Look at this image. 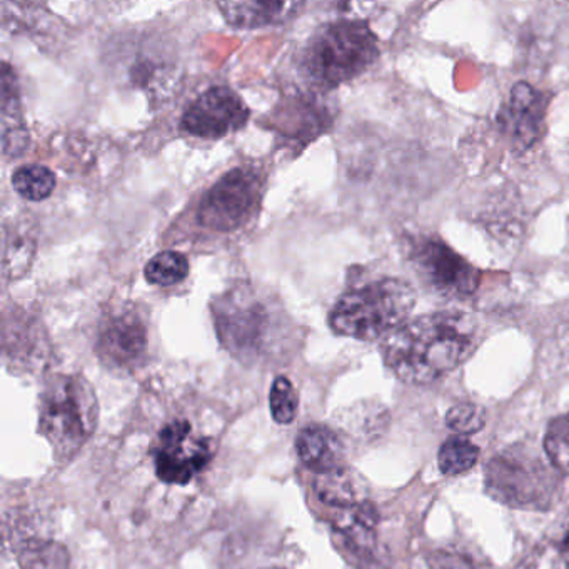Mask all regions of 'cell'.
Returning <instances> with one entry per match:
<instances>
[{"instance_id": "6da1fadb", "label": "cell", "mask_w": 569, "mask_h": 569, "mask_svg": "<svg viewBox=\"0 0 569 569\" xmlns=\"http://www.w3.org/2000/svg\"><path fill=\"white\" fill-rule=\"evenodd\" d=\"M479 342L478 321L468 312L439 311L396 329L382 342L386 366L408 385H429L455 371Z\"/></svg>"}, {"instance_id": "7a4b0ae2", "label": "cell", "mask_w": 569, "mask_h": 569, "mask_svg": "<svg viewBox=\"0 0 569 569\" xmlns=\"http://www.w3.org/2000/svg\"><path fill=\"white\" fill-rule=\"evenodd\" d=\"M99 405L88 379L56 375L46 382L39 405V429L56 461L71 462L98 428Z\"/></svg>"}, {"instance_id": "3957f363", "label": "cell", "mask_w": 569, "mask_h": 569, "mask_svg": "<svg viewBox=\"0 0 569 569\" xmlns=\"http://www.w3.org/2000/svg\"><path fill=\"white\" fill-rule=\"evenodd\" d=\"M415 306V288L405 279H376L345 292L329 315V325L336 335L376 341L406 325Z\"/></svg>"}, {"instance_id": "277c9868", "label": "cell", "mask_w": 569, "mask_h": 569, "mask_svg": "<svg viewBox=\"0 0 569 569\" xmlns=\"http://www.w3.org/2000/svg\"><path fill=\"white\" fill-rule=\"evenodd\" d=\"M378 58V38L366 22L338 21L312 36L302 66L316 86L335 89L365 74Z\"/></svg>"}, {"instance_id": "5b68a950", "label": "cell", "mask_w": 569, "mask_h": 569, "mask_svg": "<svg viewBox=\"0 0 569 569\" xmlns=\"http://www.w3.org/2000/svg\"><path fill=\"white\" fill-rule=\"evenodd\" d=\"M211 309L219 341L234 358L256 362L268 355L281 321L268 299L251 286L239 284L218 296Z\"/></svg>"}, {"instance_id": "8992f818", "label": "cell", "mask_w": 569, "mask_h": 569, "mask_svg": "<svg viewBox=\"0 0 569 569\" xmlns=\"http://www.w3.org/2000/svg\"><path fill=\"white\" fill-rule=\"evenodd\" d=\"M561 472L531 448H515L492 459L486 468V488L502 505L546 509L556 498Z\"/></svg>"}, {"instance_id": "52a82bcc", "label": "cell", "mask_w": 569, "mask_h": 569, "mask_svg": "<svg viewBox=\"0 0 569 569\" xmlns=\"http://www.w3.org/2000/svg\"><path fill=\"white\" fill-rule=\"evenodd\" d=\"M408 262L428 291L449 301L472 298L481 284V271L438 236L411 239Z\"/></svg>"}, {"instance_id": "ba28073f", "label": "cell", "mask_w": 569, "mask_h": 569, "mask_svg": "<svg viewBox=\"0 0 569 569\" xmlns=\"http://www.w3.org/2000/svg\"><path fill=\"white\" fill-rule=\"evenodd\" d=\"M262 182L251 169L238 168L222 176L201 199L199 224L216 232L244 228L258 211Z\"/></svg>"}, {"instance_id": "9c48e42d", "label": "cell", "mask_w": 569, "mask_h": 569, "mask_svg": "<svg viewBox=\"0 0 569 569\" xmlns=\"http://www.w3.org/2000/svg\"><path fill=\"white\" fill-rule=\"evenodd\" d=\"M156 475L168 485L191 482L212 459L211 441L199 435L191 422L174 419L156 436L151 449Z\"/></svg>"}, {"instance_id": "30bf717a", "label": "cell", "mask_w": 569, "mask_h": 569, "mask_svg": "<svg viewBox=\"0 0 569 569\" xmlns=\"http://www.w3.org/2000/svg\"><path fill=\"white\" fill-rule=\"evenodd\" d=\"M549 102L551 94L539 91L528 82L512 86L496 118L499 134L512 151H528L541 141Z\"/></svg>"}, {"instance_id": "8fae6325", "label": "cell", "mask_w": 569, "mask_h": 569, "mask_svg": "<svg viewBox=\"0 0 569 569\" xmlns=\"http://www.w3.org/2000/svg\"><path fill=\"white\" fill-rule=\"evenodd\" d=\"M96 352L112 371H136L148 352V328L141 316L132 309L108 316L99 329Z\"/></svg>"}, {"instance_id": "7c38bea8", "label": "cell", "mask_w": 569, "mask_h": 569, "mask_svg": "<svg viewBox=\"0 0 569 569\" xmlns=\"http://www.w3.org/2000/svg\"><path fill=\"white\" fill-rule=\"evenodd\" d=\"M249 109L232 89L219 86L199 96L182 116V129L202 139H221L248 122Z\"/></svg>"}, {"instance_id": "4fadbf2b", "label": "cell", "mask_w": 569, "mask_h": 569, "mask_svg": "<svg viewBox=\"0 0 569 569\" xmlns=\"http://www.w3.org/2000/svg\"><path fill=\"white\" fill-rule=\"evenodd\" d=\"M296 449L302 465L316 475L345 466V446L341 438L328 426H306L296 439Z\"/></svg>"}, {"instance_id": "5bb4252c", "label": "cell", "mask_w": 569, "mask_h": 569, "mask_svg": "<svg viewBox=\"0 0 569 569\" xmlns=\"http://www.w3.org/2000/svg\"><path fill=\"white\" fill-rule=\"evenodd\" d=\"M2 91V149L4 156H21L29 146V132L22 121L21 101H19V82L14 69L4 62L0 76Z\"/></svg>"}, {"instance_id": "9a60e30c", "label": "cell", "mask_w": 569, "mask_h": 569, "mask_svg": "<svg viewBox=\"0 0 569 569\" xmlns=\"http://www.w3.org/2000/svg\"><path fill=\"white\" fill-rule=\"evenodd\" d=\"M329 521L345 538L349 548L359 556L369 555L375 548L378 515L371 502H359L351 508L329 509Z\"/></svg>"}, {"instance_id": "2e32d148", "label": "cell", "mask_w": 569, "mask_h": 569, "mask_svg": "<svg viewBox=\"0 0 569 569\" xmlns=\"http://www.w3.org/2000/svg\"><path fill=\"white\" fill-rule=\"evenodd\" d=\"M226 21L234 28L258 29L264 26L281 24L291 19L301 2H219Z\"/></svg>"}, {"instance_id": "e0dca14e", "label": "cell", "mask_w": 569, "mask_h": 569, "mask_svg": "<svg viewBox=\"0 0 569 569\" xmlns=\"http://www.w3.org/2000/svg\"><path fill=\"white\" fill-rule=\"evenodd\" d=\"M312 489L318 501L328 509L351 508L366 501L359 479L346 466L316 475Z\"/></svg>"}, {"instance_id": "ac0fdd59", "label": "cell", "mask_w": 569, "mask_h": 569, "mask_svg": "<svg viewBox=\"0 0 569 569\" xmlns=\"http://www.w3.org/2000/svg\"><path fill=\"white\" fill-rule=\"evenodd\" d=\"M12 188L28 201H44L54 192L56 174L46 166H21L12 176Z\"/></svg>"}, {"instance_id": "d6986e66", "label": "cell", "mask_w": 569, "mask_h": 569, "mask_svg": "<svg viewBox=\"0 0 569 569\" xmlns=\"http://www.w3.org/2000/svg\"><path fill=\"white\" fill-rule=\"evenodd\" d=\"M479 448L465 436H451L439 449V469L446 476H459L468 472L478 462Z\"/></svg>"}, {"instance_id": "ffe728a7", "label": "cell", "mask_w": 569, "mask_h": 569, "mask_svg": "<svg viewBox=\"0 0 569 569\" xmlns=\"http://www.w3.org/2000/svg\"><path fill=\"white\" fill-rule=\"evenodd\" d=\"M21 569H71L68 549L54 541H29L19 552Z\"/></svg>"}, {"instance_id": "44dd1931", "label": "cell", "mask_w": 569, "mask_h": 569, "mask_svg": "<svg viewBox=\"0 0 569 569\" xmlns=\"http://www.w3.org/2000/svg\"><path fill=\"white\" fill-rule=\"evenodd\" d=\"M188 258L176 251L159 252L146 264L144 269L149 284L161 286V288L179 284L188 278Z\"/></svg>"}, {"instance_id": "7402d4cb", "label": "cell", "mask_w": 569, "mask_h": 569, "mask_svg": "<svg viewBox=\"0 0 569 569\" xmlns=\"http://www.w3.org/2000/svg\"><path fill=\"white\" fill-rule=\"evenodd\" d=\"M545 455L561 475H569V412L552 419L548 426Z\"/></svg>"}, {"instance_id": "603a6c76", "label": "cell", "mask_w": 569, "mask_h": 569, "mask_svg": "<svg viewBox=\"0 0 569 569\" xmlns=\"http://www.w3.org/2000/svg\"><path fill=\"white\" fill-rule=\"evenodd\" d=\"M269 406H271L272 418L278 425H291L298 416V392L286 376H279L272 382Z\"/></svg>"}, {"instance_id": "cb8c5ba5", "label": "cell", "mask_w": 569, "mask_h": 569, "mask_svg": "<svg viewBox=\"0 0 569 569\" xmlns=\"http://www.w3.org/2000/svg\"><path fill=\"white\" fill-rule=\"evenodd\" d=\"M34 258V242L28 236L14 234L11 238L6 234L4 248V276L6 278H19L31 266Z\"/></svg>"}, {"instance_id": "d4e9b609", "label": "cell", "mask_w": 569, "mask_h": 569, "mask_svg": "<svg viewBox=\"0 0 569 569\" xmlns=\"http://www.w3.org/2000/svg\"><path fill=\"white\" fill-rule=\"evenodd\" d=\"M446 425L458 435H475L485 428V409L475 402H458L446 415Z\"/></svg>"}]
</instances>
